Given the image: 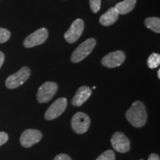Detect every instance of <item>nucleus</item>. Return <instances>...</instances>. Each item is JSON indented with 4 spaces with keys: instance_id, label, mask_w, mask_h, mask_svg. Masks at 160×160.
Wrapping results in <instances>:
<instances>
[{
    "instance_id": "1",
    "label": "nucleus",
    "mask_w": 160,
    "mask_h": 160,
    "mask_svg": "<svg viewBox=\"0 0 160 160\" xmlns=\"http://www.w3.org/2000/svg\"><path fill=\"white\" fill-rule=\"evenodd\" d=\"M126 119L133 127H143L147 122L148 114L145 105L141 101H136L125 113Z\"/></svg>"
},
{
    "instance_id": "2",
    "label": "nucleus",
    "mask_w": 160,
    "mask_h": 160,
    "mask_svg": "<svg viewBox=\"0 0 160 160\" xmlns=\"http://www.w3.org/2000/svg\"><path fill=\"white\" fill-rule=\"evenodd\" d=\"M97 44V41L93 38L85 40L77 48L73 51L71 56V61L74 63L79 62L88 56L93 51Z\"/></svg>"
},
{
    "instance_id": "3",
    "label": "nucleus",
    "mask_w": 160,
    "mask_h": 160,
    "mask_svg": "<svg viewBox=\"0 0 160 160\" xmlns=\"http://www.w3.org/2000/svg\"><path fill=\"white\" fill-rule=\"evenodd\" d=\"M31 70L28 67H22L17 73L9 76L5 81V85L8 89H15L19 87L29 79Z\"/></svg>"
},
{
    "instance_id": "4",
    "label": "nucleus",
    "mask_w": 160,
    "mask_h": 160,
    "mask_svg": "<svg viewBox=\"0 0 160 160\" xmlns=\"http://www.w3.org/2000/svg\"><path fill=\"white\" fill-rule=\"evenodd\" d=\"M58 91V85L53 82H46L39 87L37 92V100L39 103L51 101Z\"/></svg>"
},
{
    "instance_id": "5",
    "label": "nucleus",
    "mask_w": 160,
    "mask_h": 160,
    "mask_svg": "<svg viewBox=\"0 0 160 160\" xmlns=\"http://www.w3.org/2000/svg\"><path fill=\"white\" fill-rule=\"evenodd\" d=\"M91 125V119L85 113L78 112L73 115L71 119L72 128L78 134L85 133Z\"/></svg>"
},
{
    "instance_id": "6",
    "label": "nucleus",
    "mask_w": 160,
    "mask_h": 160,
    "mask_svg": "<svg viewBox=\"0 0 160 160\" xmlns=\"http://www.w3.org/2000/svg\"><path fill=\"white\" fill-rule=\"evenodd\" d=\"M48 38V31L45 28H42L28 36L24 41L23 45L27 48H30L42 45L47 40Z\"/></svg>"
},
{
    "instance_id": "7",
    "label": "nucleus",
    "mask_w": 160,
    "mask_h": 160,
    "mask_svg": "<svg viewBox=\"0 0 160 160\" xmlns=\"http://www.w3.org/2000/svg\"><path fill=\"white\" fill-rule=\"evenodd\" d=\"M84 28H85V23L83 20L77 19L73 21L69 29L66 31L64 37L68 43H74L82 34Z\"/></svg>"
},
{
    "instance_id": "8",
    "label": "nucleus",
    "mask_w": 160,
    "mask_h": 160,
    "mask_svg": "<svg viewBox=\"0 0 160 160\" xmlns=\"http://www.w3.org/2000/svg\"><path fill=\"white\" fill-rule=\"evenodd\" d=\"M68 105V101L65 98H59L56 100L48 108L45 114L46 120H53L57 119L62 114Z\"/></svg>"
},
{
    "instance_id": "9",
    "label": "nucleus",
    "mask_w": 160,
    "mask_h": 160,
    "mask_svg": "<svg viewBox=\"0 0 160 160\" xmlns=\"http://www.w3.org/2000/svg\"><path fill=\"white\" fill-rule=\"evenodd\" d=\"M42 138L41 131L35 129H28L22 133L20 137V143L24 148H28L39 142Z\"/></svg>"
},
{
    "instance_id": "10",
    "label": "nucleus",
    "mask_w": 160,
    "mask_h": 160,
    "mask_svg": "<svg viewBox=\"0 0 160 160\" xmlns=\"http://www.w3.org/2000/svg\"><path fill=\"white\" fill-rule=\"evenodd\" d=\"M111 142L113 148L119 153H127L131 148L129 139L122 132L117 131L113 133Z\"/></svg>"
},
{
    "instance_id": "11",
    "label": "nucleus",
    "mask_w": 160,
    "mask_h": 160,
    "mask_svg": "<svg viewBox=\"0 0 160 160\" xmlns=\"http://www.w3.org/2000/svg\"><path fill=\"white\" fill-rule=\"evenodd\" d=\"M126 56L123 51H117L111 52L105 56L102 59V64L109 68L119 67L125 62Z\"/></svg>"
},
{
    "instance_id": "12",
    "label": "nucleus",
    "mask_w": 160,
    "mask_h": 160,
    "mask_svg": "<svg viewBox=\"0 0 160 160\" xmlns=\"http://www.w3.org/2000/svg\"><path fill=\"white\" fill-rule=\"evenodd\" d=\"M92 94V90L88 86H82L77 90L76 95L72 99L71 104L76 107H80L89 99Z\"/></svg>"
},
{
    "instance_id": "13",
    "label": "nucleus",
    "mask_w": 160,
    "mask_h": 160,
    "mask_svg": "<svg viewBox=\"0 0 160 160\" xmlns=\"http://www.w3.org/2000/svg\"><path fill=\"white\" fill-rule=\"evenodd\" d=\"M118 18H119V13L114 7H112L101 16L99 22L103 26H110L114 24L117 21Z\"/></svg>"
},
{
    "instance_id": "14",
    "label": "nucleus",
    "mask_w": 160,
    "mask_h": 160,
    "mask_svg": "<svg viewBox=\"0 0 160 160\" xmlns=\"http://www.w3.org/2000/svg\"><path fill=\"white\" fill-rule=\"evenodd\" d=\"M136 4H137V0H124L117 3L114 8L119 14L125 15L133 10Z\"/></svg>"
},
{
    "instance_id": "15",
    "label": "nucleus",
    "mask_w": 160,
    "mask_h": 160,
    "mask_svg": "<svg viewBox=\"0 0 160 160\" xmlns=\"http://www.w3.org/2000/svg\"><path fill=\"white\" fill-rule=\"evenodd\" d=\"M145 25L148 28L155 33H160V19L159 17H149L145 20Z\"/></svg>"
},
{
    "instance_id": "16",
    "label": "nucleus",
    "mask_w": 160,
    "mask_h": 160,
    "mask_svg": "<svg viewBox=\"0 0 160 160\" xmlns=\"http://www.w3.org/2000/svg\"><path fill=\"white\" fill-rule=\"evenodd\" d=\"M148 66L149 68L155 69L157 67H159L160 65V55L159 53H153L152 54L150 55L147 61Z\"/></svg>"
},
{
    "instance_id": "17",
    "label": "nucleus",
    "mask_w": 160,
    "mask_h": 160,
    "mask_svg": "<svg viewBox=\"0 0 160 160\" xmlns=\"http://www.w3.org/2000/svg\"><path fill=\"white\" fill-rule=\"evenodd\" d=\"M96 160H115V153L112 150H108L102 153Z\"/></svg>"
},
{
    "instance_id": "18",
    "label": "nucleus",
    "mask_w": 160,
    "mask_h": 160,
    "mask_svg": "<svg viewBox=\"0 0 160 160\" xmlns=\"http://www.w3.org/2000/svg\"><path fill=\"white\" fill-rule=\"evenodd\" d=\"M11 38V32L7 29L0 28V44L5 43Z\"/></svg>"
},
{
    "instance_id": "19",
    "label": "nucleus",
    "mask_w": 160,
    "mask_h": 160,
    "mask_svg": "<svg viewBox=\"0 0 160 160\" xmlns=\"http://www.w3.org/2000/svg\"><path fill=\"white\" fill-rule=\"evenodd\" d=\"M101 1L102 0H90V6L91 10L93 13H97L101 8Z\"/></svg>"
},
{
    "instance_id": "20",
    "label": "nucleus",
    "mask_w": 160,
    "mask_h": 160,
    "mask_svg": "<svg viewBox=\"0 0 160 160\" xmlns=\"http://www.w3.org/2000/svg\"><path fill=\"white\" fill-rule=\"evenodd\" d=\"M8 140V135L5 132H0V146L5 144Z\"/></svg>"
},
{
    "instance_id": "21",
    "label": "nucleus",
    "mask_w": 160,
    "mask_h": 160,
    "mask_svg": "<svg viewBox=\"0 0 160 160\" xmlns=\"http://www.w3.org/2000/svg\"><path fill=\"white\" fill-rule=\"evenodd\" d=\"M53 160H72V159L65 153H60V154L57 155Z\"/></svg>"
},
{
    "instance_id": "22",
    "label": "nucleus",
    "mask_w": 160,
    "mask_h": 160,
    "mask_svg": "<svg viewBox=\"0 0 160 160\" xmlns=\"http://www.w3.org/2000/svg\"><path fill=\"white\" fill-rule=\"evenodd\" d=\"M148 160H160V158L159 156L157 155V153H151L150 154Z\"/></svg>"
},
{
    "instance_id": "23",
    "label": "nucleus",
    "mask_w": 160,
    "mask_h": 160,
    "mask_svg": "<svg viewBox=\"0 0 160 160\" xmlns=\"http://www.w3.org/2000/svg\"><path fill=\"white\" fill-rule=\"evenodd\" d=\"M4 61H5V55H4L2 52L0 51V68H1L2 66L3 65Z\"/></svg>"
},
{
    "instance_id": "24",
    "label": "nucleus",
    "mask_w": 160,
    "mask_h": 160,
    "mask_svg": "<svg viewBox=\"0 0 160 160\" xmlns=\"http://www.w3.org/2000/svg\"><path fill=\"white\" fill-rule=\"evenodd\" d=\"M157 76H158V79H160V69L158 70V73H157Z\"/></svg>"
},
{
    "instance_id": "25",
    "label": "nucleus",
    "mask_w": 160,
    "mask_h": 160,
    "mask_svg": "<svg viewBox=\"0 0 160 160\" xmlns=\"http://www.w3.org/2000/svg\"><path fill=\"white\" fill-rule=\"evenodd\" d=\"M139 160H144V159H139Z\"/></svg>"
}]
</instances>
